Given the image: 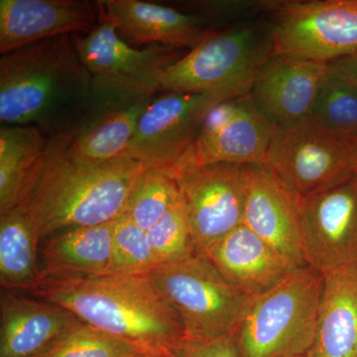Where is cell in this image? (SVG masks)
Returning <instances> with one entry per match:
<instances>
[{
	"mask_svg": "<svg viewBox=\"0 0 357 357\" xmlns=\"http://www.w3.org/2000/svg\"><path fill=\"white\" fill-rule=\"evenodd\" d=\"M98 23L86 0H0V53L43 40L89 32Z\"/></svg>",
	"mask_w": 357,
	"mask_h": 357,
	"instance_id": "17",
	"label": "cell"
},
{
	"mask_svg": "<svg viewBox=\"0 0 357 357\" xmlns=\"http://www.w3.org/2000/svg\"><path fill=\"white\" fill-rule=\"evenodd\" d=\"M40 239L22 206L0 215V283L25 293L41 273Z\"/></svg>",
	"mask_w": 357,
	"mask_h": 357,
	"instance_id": "24",
	"label": "cell"
},
{
	"mask_svg": "<svg viewBox=\"0 0 357 357\" xmlns=\"http://www.w3.org/2000/svg\"><path fill=\"white\" fill-rule=\"evenodd\" d=\"M275 54L330 63L357 50V0L266 1Z\"/></svg>",
	"mask_w": 357,
	"mask_h": 357,
	"instance_id": "8",
	"label": "cell"
},
{
	"mask_svg": "<svg viewBox=\"0 0 357 357\" xmlns=\"http://www.w3.org/2000/svg\"><path fill=\"white\" fill-rule=\"evenodd\" d=\"M357 141V140H356ZM356 172H357V170H356Z\"/></svg>",
	"mask_w": 357,
	"mask_h": 357,
	"instance_id": "34",
	"label": "cell"
},
{
	"mask_svg": "<svg viewBox=\"0 0 357 357\" xmlns=\"http://www.w3.org/2000/svg\"><path fill=\"white\" fill-rule=\"evenodd\" d=\"M266 165L301 199L357 170V141L301 124L276 129Z\"/></svg>",
	"mask_w": 357,
	"mask_h": 357,
	"instance_id": "10",
	"label": "cell"
},
{
	"mask_svg": "<svg viewBox=\"0 0 357 357\" xmlns=\"http://www.w3.org/2000/svg\"><path fill=\"white\" fill-rule=\"evenodd\" d=\"M222 100L218 95L180 91L155 96L124 156L175 178L187 163L206 115Z\"/></svg>",
	"mask_w": 357,
	"mask_h": 357,
	"instance_id": "9",
	"label": "cell"
},
{
	"mask_svg": "<svg viewBox=\"0 0 357 357\" xmlns=\"http://www.w3.org/2000/svg\"><path fill=\"white\" fill-rule=\"evenodd\" d=\"M93 105L91 76L73 35L27 45L0 59L1 126H34L50 138L79 126Z\"/></svg>",
	"mask_w": 357,
	"mask_h": 357,
	"instance_id": "2",
	"label": "cell"
},
{
	"mask_svg": "<svg viewBox=\"0 0 357 357\" xmlns=\"http://www.w3.org/2000/svg\"><path fill=\"white\" fill-rule=\"evenodd\" d=\"M48 139L34 126L0 128V215L22 206L43 173Z\"/></svg>",
	"mask_w": 357,
	"mask_h": 357,
	"instance_id": "22",
	"label": "cell"
},
{
	"mask_svg": "<svg viewBox=\"0 0 357 357\" xmlns=\"http://www.w3.org/2000/svg\"><path fill=\"white\" fill-rule=\"evenodd\" d=\"M139 357H169L168 354L167 352L162 351H153V352H148V354H143Z\"/></svg>",
	"mask_w": 357,
	"mask_h": 357,
	"instance_id": "32",
	"label": "cell"
},
{
	"mask_svg": "<svg viewBox=\"0 0 357 357\" xmlns=\"http://www.w3.org/2000/svg\"><path fill=\"white\" fill-rule=\"evenodd\" d=\"M298 357H309L307 356H298Z\"/></svg>",
	"mask_w": 357,
	"mask_h": 357,
	"instance_id": "33",
	"label": "cell"
},
{
	"mask_svg": "<svg viewBox=\"0 0 357 357\" xmlns=\"http://www.w3.org/2000/svg\"><path fill=\"white\" fill-rule=\"evenodd\" d=\"M98 6L117 31L134 44L191 49L217 31L215 22L197 13L141 0H103Z\"/></svg>",
	"mask_w": 357,
	"mask_h": 357,
	"instance_id": "18",
	"label": "cell"
},
{
	"mask_svg": "<svg viewBox=\"0 0 357 357\" xmlns=\"http://www.w3.org/2000/svg\"><path fill=\"white\" fill-rule=\"evenodd\" d=\"M324 275L301 268L256 298L236 332L241 357L307 356L316 337Z\"/></svg>",
	"mask_w": 357,
	"mask_h": 357,
	"instance_id": "6",
	"label": "cell"
},
{
	"mask_svg": "<svg viewBox=\"0 0 357 357\" xmlns=\"http://www.w3.org/2000/svg\"><path fill=\"white\" fill-rule=\"evenodd\" d=\"M244 170V225L294 266L307 267L303 246L302 199L266 164H249Z\"/></svg>",
	"mask_w": 357,
	"mask_h": 357,
	"instance_id": "14",
	"label": "cell"
},
{
	"mask_svg": "<svg viewBox=\"0 0 357 357\" xmlns=\"http://www.w3.org/2000/svg\"><path fill=\"white\" fill-rule=\"evenodd\" d=\"M328 63L274 54L251 91L256 107L279 129L304 124L330 76Z\"/></svg>",
	"mask_w": 357,
	"mask_h": 357,
	"instance_id": "15",
	"label": "cell"
},
{
	"mask_svg": "<svg viewBox=\"0 0 357 357\" xmlns=\"http://www.w3.org/2000/svg\"><path fill=\"white\" fill-rule=\"evenodd\" d=\"M148 275L177 312L185 340H213L236 333L256 300L225 280L203 255L162 265Z\"/></svg>",
	"mask_w": 357,
	"mask_h": 357,
	"instance_id": "7",
	"label": "cell"
},
{
	"mask_svg": "<svg viewBox=\"0 0 357 357\" xmlns=\"http://www.w3.org/2000/svg\"><path fill=\"white\" fill-rule=\"evenodd\" d=\"M146 234L158 266L185 261L197 255L183 197Z\"/></svg>",
	"mask_w": 357,
	"mask_h": 357,
	"instance_id": "27",
	"label": "cell"
},
{
	"mask_svg": "<svg viewBox=\"0 0 357 357\" xmlns=\"http://www.w3.org/2000/svg\"><path fill=\"white\" fill-rule=\"evenodd\" d=\"M301 204L307 267L324 274L357 263V172Z\"/></svg>",
	"mask_w": 357,
	"mask_h": 357,
	"instance_id": "13",
	"label": "cell"
},
{
	"mask_svg": "<svg viewBox=\"0 0 357 357\" xmlns=\"http://www.w3.org/2000/svg\"><path fill=\"white\" fill-rule=\"evenodd\" d=\"M145 169L126 156L98 165L81 163L70 158L58 134L48 138L43 173L21 206L40 241L60 230L114 222L126 213Z\"/></svg>",
	"mask_w": 357,
	"mask_h": 357,
	"instance_id": "3",
	"label": "cell"
},
{
	"mask_svg": "<svg viewBox=\"0 0 357 357\" xmlns=\"http://www.w3.org/2000/svg\"><path fill=\"white\" fill-rule=\"evenodd\" d=\"M304 124L337 137L357 139V86L331 72Z\"/></svg>",
	"mask_w": 357,
	"mask_h": 357,
	"instance_id": "25",
	"label": "cell"
},
{
	"mask_svg": "<svg viewBox=\"0 0 357 357\" xmlns=\"http://www.w3.org/2000/svg\"><path fill=\"white\" fill-rule=\"evenodd\" d=\"M169 357H241L236 333L217 340H184L167 351Z\"/></svg>",
	"mask_w": 357,
	"mask_h": 357,
	"instance_id": "30",
	"label": "cell"
},
{
	"mask_svg": "<svg viewBox=\"0 0 357 357\" xmlns=\"http://www.w3.org/2000/svg\"><path fill=\"white\" fill-rule=\"evenodd\" d=\"M309 357H357V263L324 273Z\"/></svg>",
	"mask_w": 357,
	"mask_h": 357,
	"instance_id": "21",
	"label": "cell"
},
{
	"mask_svg": "<svg viewBox=\"0 0 357 357\" xmlns=\"http://www.w3.org/2000/svg\"><path fill=\"white\" fill-rule=\"evenodd\" d=\"M182 198L177 180L156 169H145L129 196L126 215L148 230Z\"/></svg>",
	"mask_w": 357,
	"mask_h": 357,
	"instance_id": "26",
	"label": "cell"
},
{
	"mask_svg": "<svg viewBox=\"0 0 357 357\" xmlns=\"http://www.w3.org/2000/svg\"><path fill=\"white\" fill-rule=\"evenodd\" d=\"M197 255L243 225L245 170L238 164L188 167L176 175Z\"/></svg>",
	"mask_w": 357,
	"mask_h": 357,
	"instance_id": "11",
	"label": "cell"
},
{
	"mask_svg": "<svg viewBox=\"0 0 357 357\" xmlns=\"http://www.w3.org/2000/svg\"><path fill=\"white\" fill-rule=\"evenodd\" d=\"M73 38L91 76L93 107L128 105L156 96L164 70L187 53L164 45L133 48L100 7L95 27L84 37L75 34Z\"/></svg>",
	"mask_w": 357,
	"mask_h": 357,
	"instance_id": "5",
	"label": "cell"
},
{
	"mask_svg": "<svg viewBox=\"0 0 357 357\" xmlns=\"http://www.w3.org/2000/svg\"><path fill=\"white\" fill-rule=\"evenodd\" d=\"M114 222L60 230L40 249L47 272L103 274L114 272Z\"/></svg>",
	"mask_w": 357,
	"mask_h": 357,
	"instance_id": "23",
	"label": "cell"
},
{
	"mask_svg": "<svg viewBox=\"0 0 357 357\" xmlns=\"http://www.w3.org/2000/svg\"><path fill=\"white\" fill-rule=\"evenodd\" d=\"M203 255L225 280L255 298L301 269L244 223L211 245Z\"/></svg>",
	"mask_w": 357,
	"mask_h": 357,
	"instance_id": "19",
	"label": "cell"
},
{
	"mask_svg": "<svg viewBox=\"0 0 357 357\" xmlns=\"http://www.w3.org/2000/svg\"><path fill=\"white\" fill-rule=\"evenodd\" d=\"M276 129L251 93L222 100L206 115L183 169L215 163L267 164Z\"/></svg>",
	"mask_w": 357,
	"mask_h": 357,
	"instance_id": "12",
	"label": "cell"
},
{
	"mask_svg": "<svg viewBox=\"0 0 357 357\" xmlns=\"http://www.w3.org/2000/svg\"><path fill=\"white\" fill-rule=\"evenodd\" d=\"M154 98L128 105L91 107L79 126L61 133L66 151L70 158L89 165L124 156L141 115Z\"/></svg>",
	"mask_w": 357,
	"mask_h": 357,
	"instance_id": "20",
	"label": "cell"
},
{
	"mask_svg": "<svg viewBox=\"0 0 357 357\" xmlns=\"http://www.w3.org/2000/svg\"><path fill=\"white\" fill-rule=\"evenodd\" d=\"M114 272L149 274L158 267L148 241L146 230L126 215L114 220Z\"/></svg>",
	"mask_w": 357,
	"mask_h": 357,
	"instance_id": "29",
	"label": "cell"
},
{
	"mask_svg": "<svg viewBox=\"0 0 357 357\" xmlns=\"http://www.w3.org/2000/svg\"><path fill=\"white\" fill-rule=\"evenodd\" d=\"M328 64L333 75L357 86V50Z\"/></svg>",
	"mask_w": 357,
	"mask_h": 357,
	"instance_id": "31",
	"label": "cell"
},
{
	"mask_svg": "<svg viewBox=\"0 0 357 357\" xmlns=\"http://www.w3.org/2000/svg\"><path fill=\"white\" fill-rule=\"evenodd\" d=\"M274 54L270 21H243L218 29L164 70L161 91L211 93L225 100L249 95Z\"/></svg>",
	"mask_w": 357,
	"mask_h": 357,
	"instance_id": "4",
	"label": "cell"
},
{
	"mask_svg": "<svg viewBox=\"0 0 357 357\" xmlns=\"http://www.w3.org/2000/svg\"><path fill=\"white\" fill-rule=\"evenodd\" d=\"M24 294L65 307L86 325L151 351L167 352L185 338L177 312L148 274L41 270L36 283Z\"/></svg>",
	"mask_w": 357,
	"mask_h": 357,
	"instance_id": "1",
	"label": "cell"
},
{
	"mask_svg": "<svg viewBox=\"0 0 357 357\" xmlns=\"http://www.w3.org/2000/svg\"><path fill=\"white\" fill-rule=\"evenodd\" d=\"M83 324L65 307L2 289L0 357H42Z\"/></svg>",
	"mask_w": 357,
	"mask_h": 357,
	"instance_id": "16",
	"label": "cell"
},
{
	"mask_svg": "<svg viewBox=\"0 0 357 357\" xmlns=\"http://www.w3.org/2000/svg\"><path fill=\"white\" fill-rule=\"evenodd\" d=\"M153 351L83 324L42 357H139Z\"/></svg>",
	"mask_w": 357,
	"mask_h": 357,
	"instance_id": "28",
	"label": "cell"
}]
</instances>
